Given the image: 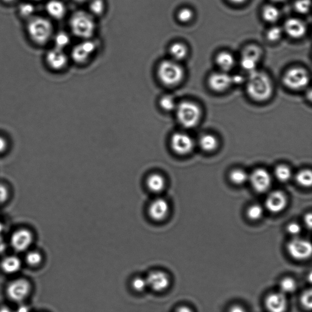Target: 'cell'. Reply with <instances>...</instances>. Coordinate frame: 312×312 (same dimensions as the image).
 <instances>
[{"instance_id":"obj_51","label":"cell","mask_w":312,"mask_h":312,"mask_svg":"<svg viewBox=\"0 0 312 312\" xmlns=\"http://www.w3.org/2000/svg\"><path fill=\"white\" fill-rule=\"evenodd\" d=\"M176 312H193L191 309L189 307H186V306H182V307H179Z\"/></svg>"},{"instance_id":"obj_6","label":"cell","mask_w":312,"mask_h":312,"mask_svg":"<svg viewBox=\"0 0 312 312\" xmlns=\"http://www.w3.org/2000/svg\"><path fill=\"white\" fill-rule=\"evenodd\" d=\"M310 82V77L304 68L294 67L289 69L283 77V83L291 90H300Z\"/></svg>"},{"instance_id":"obj_53","label":"cell","mask_w":312,"mask_h":312,"mask_svg":"<svg viewBox=\"0 0 312 312\" xmlns=\"http://www.w3.org/2000/svg\"><path fill=\"white\" fill-rule=\"evenodd\" d=\"M229 1L234 4H242L243 3L246 1V0H229Z\"/></svg>"},{"instance_id":"obj_30","label":"cell","mask_w":312,"mask_h":312,"mask_svg":"<svg viewBox=\"0 0 312 312\" xmlns=\"http://www.w3.org/2000/svg\"><path fill=\"white\" fill-rule=\"evenodd\" d=\"M230 180L236 185H242L249 180V175L248 173L241 169L232 170L230 172Z\"/></svg>"},{"instance_id":"obj_42","label":"cell","mask_w":312,"mask_h":312,"mask_svg":"<svg viewBox=\"0 0 312 312\" xmlns=\"http://www.w3.org/2000/svg\"><path fill=\"white\" fill-rule=\"evenodd\" d=\"M297 13L305 14L308 12L310 7V0H297L294 5Z\"/></svg>"},{"instance_id":"obj_45","label":"cell","mask_w":312,"mask_h":312,"mask_svg":"<svg viewBox=\"0 0 312 312\" xmlns=\"http://www.w3.org/2000/svg\"><path fill=\"white\" fill-rule=\"evenodd\" d=\"M288 232L291 235L296 236L301 232V227L297 222H293L288 225L287 227Z\"/></svg>"},{"instance_id":"obj_15","label":"cell","mask_w":312,"mask_h":312,"mask_svg":"<svg viewBox=\"0 0 312 312\" xmlns=\"http://www.w3.org/2000/svg\"><path fill=\"white\" fill-rule=\"evenodd\" d=\"M287 205V196L280 190L271 192L265 200V207L270 212L277 213L285 209Z\"/></svg>"},{"instance_id":"obj_12","label":"cell","mask_w":312,"mask_h":312,"mask_svg":"<svg viewBox=\"0 0 312 312\" xmlns=\"http://www.w3.org/2000/svg\"><path fill=\"white\" fill-rule=\"evenodd\" d=\"M96 49L97 45L94 41L86 39L85 41L75 46L72 50V59L75 62L82 64L91 58Z\"/></svg>"},{"instance_id":"obj_38","label":"cell","mask_w":312,"mask_h":312,"mask_svg":"<svg viewBox=\"0 0 312 312\" xmlns=\"http://www.w3.org/2000/svg\"><path fill=\"white\" fill-rule=\"evenodd\" d=\"M282 33V29L275 26V27H271L269 29V30L267 31V37L268 40L270 42H277L281 39Z\"/></svg>"},{"instance_id":"obj_54","label":"cell","mask_w":312,"mask_h":312,"mask_svg":"<svg viewBox=\"0 0 312 312\" xmlns=\"http://www.w3.org/2000/svg\"><path fill=\"white\" fill-rule=\"evenodd\" d=\"M75 1L79 3H83L88 1V0H75Z\"/></svg>"},{"instance_id":"obj_58","label":"cell","mask_w":312,"mask_h":312,"mask_svg":"<svg viewBox=\"0 0 312 312\" xmlns=\"http://www.w3.org/2000/svg\"><path fill=\"white\" fill-rule=\"evenodd\" d=\"M34 1H37V0H34Z\"/></svg>"},{"instance_id":"obj_47","label":"cell","mask_w":312,"mask_h":312,"mask_svg":"<svg viewBox=\"0 0 312 312\" xmlns=\"http://www.w3.org/2000/svg\"><path fill=\"white\" fill-rule=\"evenodd\" d=\"M304 222L306 226H307L308 229H311L312 226V216L311 213H309L305 216Z\"/></svg>"},{"instance_id":"obj_21","label":"cell","mask_w":312,"mask_h":312,"mask_svg":"<svg viewBox=\"0 0 312 312\" xmlns=\"http://www.w3.org/2000/svg\"><path fill=\"white\" fill-rule=\"evenodd\" d=\"M21 267V261L16 256H8L3 260L1 263L2 270L7 274H14L18 272Z\"/></svg>"},{"instance_id":"obj_11","label":"cell","mask_w":312,"mask_h":312,"mask_svg":"<svg viewBox=\"0 0 312 312\" xmlns=\"http://www.w3.org/2000/svg\"><path fill=\"white\" fill-rule=\"evenodd\" d=\"M249 180L256 192L260 193L267 192L270 189L272 178L270 173L264 169H257L249 175Z\"/></svg>"},{"instance_id":"obj_28","label":"cell","mask_w":312,"mask_h":312,"mask_svg":"<svg viewBox=\"0 0 312 312\" xmlns=\"http://www.w3.org/2000/svg\"><path fill=\"white\" fill-rule=\"evenodd\" d=\"M274 175L277 180L286 183L290 180L292 173L289 167L285 165H279L274 170Z\"/></svg>"},{"instance_id":"obj_5","label":"cell","mask_w":312,"mask_h":312,"mask_svg":"<svg viewBox=\"0 0 312 312\" xmlns=\"http://www.w3.org/2000/svg\"><path fill=\"white\" fill-rule=\"evenodd\" d=\"M176 116L179 122L186 128L197 125L201 118V110L195 103L183 102L176 106Z\"/></svg>"},{"instance_id":"obj_7","label":"cell","mask_w":312,"mask_h":312,"mask_svg":"<svg viewBox=\"0 0 312 312\" xmlns=\"http://www.w3.org/2000/svg\"><path fill=\"white\" fill-rule=\"evenodd\" d=\"M287 250L289 255L296 261H304L311 255L312 247L310 242L295 238L288 242Z\"/></svg>"},{"instance_id":"obj_8","label":"cell","mask_w":312,"mask_h":312,"mask_svg":"<svg viewBox=\"0 0 312 312\" xmlns=\"http://www.w3.org/2000/svg\"><path fill=\"white\" fill-rule=\"evenodd\" d=\"M31 286L30 282L25 279H18L11 282L7 289V295L14 302H20L30 294Z\"/></svg>"},{"instance_id":"obj_35","label":"cell","mask_w":312,"mask_h":312,"mask_svg":"<svg viewBox=\"0 0 312 312\" xmlns=\"http://www.w3.org/2000/svg\"><path fill=\"white\" fill-rule=\"evenodd\" d=\"M264 215V209L261 205L254 204L248 208L247 215L252 220H258Z\"/></svg>"},{"instance_id":"obj_50","label":"cell","mask_w":312,"mask_h":312,"mask_svg":"<svg viewBox=\"0 0 312 312\" xmlns=\"http://www.w3.org/2000/svg\"><path fill=\"white\" fill-rule=\"evenodd\" d=\"M16 312H30V308L27 305L22 304L19 306Z\"/></svg>"},{"instance_id":"obj_34","label":"cell","mask_w":312,"mask_h":312,"mask_svg":"<svg viewBox=\"0 0 312 312\" xmlns=\"http://www.w3.org/2000/svg\"><path fill=\"white\" fill-rule=\"evenodd\" d=\"M42 256L38 251H31L26 256V261L31 267H36L41 264Z\"/></svg>"},{"instance_id":"obj_18","label":"cell","mask_w":312,"mask_h":312,"mask_svg":"<svg viewBox=\"0 0 312 312\" xmlns=\"http://www.w3.org/2000/svg\"><path fill=\"white\" fill-rule=\"evenodd\" d=\"M46 59L48 65L56 70L64 68L68 62L67 56L63 50L56 47L48 52Z\"/></svg>"},{"instance_id":"obj_13","label":"cell","mask_w":312,"mask_h":312,"mask_svg":"<svg viewBox=\"0 0 312 312\" xmlns=\"http://www.w3.org/2000/svg\"><path fill=\"white\" fill-rule=\"evenodd\" d=\"M170 205L166 199L156 198L149 204L148 213L153 221L160 222L164 220L169 215Z\"/></svg>"},{"instance_id":"obj_22","label":"cell","mask_w":312,"mask_h":312,"mask_svg":"<svg viewBox=\"0 0 312 312\" xmlns=\"http://www.w3.org/2000/svg\"><path fill=\"white\" fill-rule=\"evenodd\" d=\"M47 13L55 19H60L64 17L66 9L64 5L58 0H51L46 7Z\"/></svg>"},{"instance_id":"obj_1","label":"cell","mask_w":312,"mask_h":312,"mask_svg":"<svg viewBox=\"0 0 312 312\" xmlns=\"http://www.w3.org/2000/svg\"><path fill=\"white\" fill-rule=\"evenodd\" d=\"M273 91L272 83L267 74L256 70L249 73L247 91L253 100L259 102H265L271 97Z\"/></svg>"},{"instance_id":"obj_2","label":"cell","mask_w":312,"mask_h":312,"mask_svg":"<svg viewBox=\"0 0 312 312\" xmlns=\"http://www.w3.org/2000/svg\"><path fill=\"white\" fill-rule=\"evenodd\" d=\"M72 33L79 38L89 39L94 35L96 25L90 14L85 11H77L70 20Z\"/></svg>"},{"instance_id":"obj_43","label":"cell","mask_w":312,"mask_h":312,"mask_svg":"<svg viewBox=\"0 0 312 312\" xmlns=\"http://www.w3.org/2000/svg\"><path fill=\"white\" fill-rule=\"evenodd\" d=\"M20 13L23 17H29L33 15L34 13V7L30 4H23L20 6Z\"/></svg>"},{"instance_id":"obj_37","label":"cell","mask_w":312,"mask_h":312,"mask_svg":"<svg viewBox=\"0 0 312 312\" xmlns=\"http://www.w3.org/2000/svg\"><path fill=\"white\" fill-rule=\"evenodd\" d=\"M300 304L306 310H311L312 308V292L311 289L303 292L300 298Z\"/></svg>"},{"instance_id":"obj_23","label":"cell","mask_w":312,"mask_h":312,"mask_svg":"<svg viewBox=\"0 0 312 312\" xmlns=\"http://www.w3.org/2000/svg\"><path fill=\"white\" fill-rule=\"evenodd\" d=\"M216 62L222 71L227 72L233 67L235 59L232 54L226 51H222L216 56Z\"/></svg>"},{"instance_id":"obj_40","label":"cell","mask_w":312,"mask_h":312,"mask_svg":"<svg viewBox=\"0 0 312 312\" xmlns=\"http://www.w3.org/2000/svg\"><path fill=\"white\" fill-rule=\"evenodd\" d=\"M132 287L137 292H142V291L145 290L146 287H148V285H147L146 279L137 277L133 279Z\"/></svg>"},{"instance_id":"obj_31","label":"cell","mask_w":312,"mask_h":312,"mask_svg":"<svg viewBox=\"0 0 312 312\" xmlns=\"http://www.w3.org/2000/svg\"><path fill=\"white\" fill-rule=\"evenodd\" d=\"M261 55L262 51L258 46L250 45L244 49L242 56L247 57L259 62L261 57Z\"/></svg>"},{"instance_id":"obj_14","label":"cell","mask_w":312,"mask_h":312,"mask_svg":"<svg viewBox=\"0 0 312 312\" xmlns=\"http://www.w3.org/2000/svg\"><path fill=\"white\" fill-rule=\"evenodd\" d=\"M208 85L213 91L224 92L232 85V76L222 71L213 73L208 80Z\"/></svg>"},{"instance_id":"obj_52","label":"cell","mask_w":312,"mask_h":312,"mask_svg":"<svg viewBox=\"0 0 312 312\" xmlns=\"http://www.w3.org/2000/svg\"><path fill=\"white\" fill-rule=\"evenodd\" d=\"M0 312H14L10 308L8 307H6V306H4V307H0Z\"/></svg>"},{"instance_id":"obj_16","label":"cell","mask_w":312,"mask_h":312,"mask_svg":"<svg viewBox=\"0 0 312 312\" xmlns=\"http://www.w3.org/2000/svg\"><path fill=\"white\" fill-rule=\"evenodd\" d=\"M146 280L148 287L157 292L167 290L170 284L169 276L161 271H152L148 274Z\"/></svg>"},{"instance_id":"obj_55","label":"cell","mask_w":312,"mask_h":312,"mask_svg":"<svg viewBox=\"0 0 312 312\" xmlns=\"http://www.w3.org/2000/svg\"><path fill=\"white\" fill-rule=\"evenodd\" d=\"M272 1L275 2H282L285 1V0H272Z\"/></svg>"},{"instance_id":"obj_33","label":"cell","mask_w":312,"mask_h":312,"mask_svg":"<svg viewBox=\"0 0 312 312\" xmlns=\"http://www.w3.org/2000/svg\"><path fill=\"white\" fill-rule=\"evenodd\" d=\"M160 105L162 109L167 112L172 111L176 108L174 98L169 95H165L161 98Z\"/></svg>"},{"instance_id":"obj_10","label":"cell","mask_w":312,"mask_h":312,"mask_svg":"<svg viewBox=\"0 0 312 312\" xmlns=\"http://www.w3.org/2000/svg\"><path fill=\"white\" fill-rule=\"evenodd\" d=\"M34 241V236L31 231L22 228L17 230L11 237V245L17 252H24L31 246Z\"/></svg>"},{"instance_id":"obj_44","label":"cell","mask_w":312,"mask_h":312,"mask_svg":"<svg viewBox=\"0 0 312 312\" xmlns=\"http://www.w3.org/2000/svg\"><path fill=\"white\" fill-rule=\"evenodd\" d=\"M10 190L4 184L0 183V205L4 204L10 198Z\"/></svg>"},{"instance_id":"obj_17","label":"cell","mask_w":312,"mask_h":312,"mask_svg":"<svg viewBox=\"0 0 312 312\" xmlns=\"http://www.w3.org/2000/svg\"><path fill=\"white\" fill-rule=\"evenodd\" d=\"M265 305L268 312H285L288 308L287 296L281 291L271 293L266 297Z\"/></svg>"},{"instance_id":"obj_46","label":"cell","mask_w":312,"mask_h":312,"mask_svg":"<svg viewBox=\"0 0 312 312\" xmlns=\"http://www.w3.org/2000/svg\"><path fill=\"white\" fill-rule=\"evenodd\" d=\"M8 146V143L7 139L2 136H0V154L7 151Z\"/></svg>"},{"instance_id":"obj_39","label":"cell","mask_w":312,"mask_h":312,"mask_svg":"<svg viewBox=\"0 0 312 312\" xmlns=\"http://www.w3.org/2000/svg\"><path fill=\"white\" fill-rule=\"evenodd\" d=\"M242 67L249 73L256 70V66L258 65V61L253 59L248 58V57L242 56L241 58Z\"/></svg>"},{"instance_id":"obj_36","label":"cell","mask_w":312,"mask_h":312,"mask_svg":"<svg viewBox=\"0 0 312 312\" xmlns=\"http://www.w3.org/2000/svg\"><path fill=\"white\" fill-rule=\"evenodd\" d=\"M105 5L103 0H91L89 9L92 14L95 16H100L105 11Z\"/></svg>"},{"instance_id":"obj_27","label":"cell","mask_w":312,"mask_h":312,"mask_svg":"<svg viewBox=\"0 0 312 312\" xmlns=\"http://www.w3.org/2000/svg\"><path fill=\"white\" fill-rule=\"evenodd\" d=\"M297 288V284L294 279L290 277H285L279 283L280 291L284 294L294 292Z\"/></svg>"},{"instance_id":"obj_41","label":"cell","mask_w":312,"mask_h":312,"mask_svg":"<svg viewBox=\"0 0 312 312\" xmlns=\"http://www.w3.org/2000/svg\"><path fill=\"white\" fill-rule=\"evenodd\" d=\"M178 19L182 23H188L191 21L193 17V13L189 8L182 9L178 13Z\"/></svg>"},{"instance_id":"obj_4","label":"cell","mask_w":312,"mask_h":312,"mask_svg":"<svg viewBox=\"0 0 312 312\" xmlns=\"http://www.w3.org/2000/svg\"><path fill=\"white\" fill-rule=\"evenodd\" d=\"M28 31L34 42L40 45L45 44L51 38L53 26L47 19L36 17L29 22Z\"/></svg>"},{"instance_id":"obj_32","label":"cell","mask_w":312,"mask_h":312,"mask_svg":"<svg viewBox=\"0 0 312 312\" xmlns=\"http://www.w3.org/2000/svg\"><path fill=\"white\" fill-rule=\"evenodd\" d=\"M70 42V36L65 32H59L54 36V43L56 47L62 49L67 47Z\"/></svg>"},{"instance_id":"obj_26","label":"cell","mask_w":312,"mask_h":312,"mask_svg":"<svg viewBox=\"0 0 312 312\" xmlns=\"http://www.w3.org/2000/svg\"><path fill=\"white\" fill-rule=\"evenodd\" d=\"M262 16L265 21L274 23L279 19V11L273 5H267L263 9Z\"/></svg>"},{"instance_id":"obj_48","label":"cell","mask_w":312,"mask_h":312,"mask_svg":"<svg viewBox=\"0 0 312 312\" xmlns=\"http://www.w3.org/2000/svg\"><path fill=\"white\" fill-rule=\"evenodd\" d=\"M232 84H237L239 85L244 82V77L242 75L236 74L232 76Z\"/></svg>"},{"instance_id":"obj_29","label":"cell","mask_w":312,"mask_h":312,"mask_svg":"<svg viewBox=\"0 0 312 312\" xmlns=\"http://www.w3.org/2000/svg\"><path fill=\"white\" fill-rule=\"evenodd\" d=\"M296 181L300 186L308 187L311 186L312 173L310 170H302L297 173Z\"/></svg>"},{"instance_id":"obj_20","label":"cell","mask_w":312,"mask_h":312,"mask_svg":"<svg viewBox=\"0 0 312 312\" xmlns=\"http://www.w3.org/2000/svg\"><path fill=\"white\" fill-rule=\"evenodd\" d=\"M166 180L160 173H152L146 180V186L150 192L159 194L164 191L166 187Z\"/></svg>"},{"instance_id":"obj_24","label":"cell","mask_w":312,"mask_h":312,"mask_svg":"<svg viewBox=\"0 0 312 312\" xmlns=\"http://www.w3.org/2000/svg\"><path fill=\"white\" fill-rule=\"evenodd\" d=\"M170 53L173 60L176 62L180 61L186 58L188 53L187 48L184 43L176 42L170 47Z\"/></svg>"},{"instance_id":"obj_3","label":"cell","mask_w":312,"mask_h":312,"mask_svg":"<svg viewBox=\"0 0 312 312\" xmlns=\"http://www.w3.org/2000/svg\"><path fill=\"white\" fill-rule=\"evenodd\" d=\"M158 76L164 85L176 86L183 80L184 75L183 68L174 60H165L158 67Z\"/></svg>"},{"instance_id":"obj_9","label":"cell","mask_w":312,"mask_h":312,"mask_svg":"<svg viewBox=\"0 0 312 312\" xmlns=\"http://www.w3.org/2000/svg\"><path fill=\"white\" fill-rule=\"evenodd\" d=\"M170 146L176 154L184 155L191 152L194 142L189 134L184 132H176L170 139Z\"/></svg>"},{"instance_id":"obj_25","label":"cell","mask_w":312,"mask_h":312,"mask_svg":"<svg viewBox=\"0 0 312 312\" xmlns=\"http://www.w3.org/2000/svg\"><path fill=\"white\" fill-rule=\"evenodd\" d=\"M218 140L212 134H205L199 138V144L204 151L210 152L218 146Z\"/></svg>"},{"instance_id":"obj_56","label":"cell","mask_w":312,"mask_h":312,"mask_svg":"<svg viewBox=\"0 0 312 312\" xmlns=\"http://www.w3.org/2000/svg\"><path fill=\"white\" fill-rule=\"evenodd\" d=\"M4 1L6 2H13L14 0H4Z\"/></svg>"},{"instance_id":"obj_49","label":"cell","mask_w":312,"mask_h":312,"mask_svg":"<svg viewBox=\"0 0 312 312\" xmlns=\"http://www.w3.org/2000/svg\"><path fill=\"white\" fill-rule=\"evenodd\" d=\"M229 312H247L245 309L241 305H235L232 306L229 309Z\"/></svg>"},{"instance_id":"obj_57","label":"cell","mask_w":312,"mask_h":312,"mask_svg":"<svg viewBox=\"0 0 312 312\" xmlns=\"http://www.w3.org/2000/svg\"><path fill=\"white\" fill-rule=\"evenodd\" d=\"M2 229H3L2 225L0 224V232H1Z\"/></svg>"},{"instance_id":"obj_19","label":"cell","mask_w":312,"mask_h":312,"mask_svg":"<svg viewBox=\"0 0 312 312\" xmlns=\"http://www.w3.org/2000/svg\"><path fill=\"white\" fill-rule=\"evenodd\" d=\"M284 30L291 38L300 39L305 35L307 28L304 23L301 20L296 18H291L285 22Z\"/></svg>"}]
</instances>
